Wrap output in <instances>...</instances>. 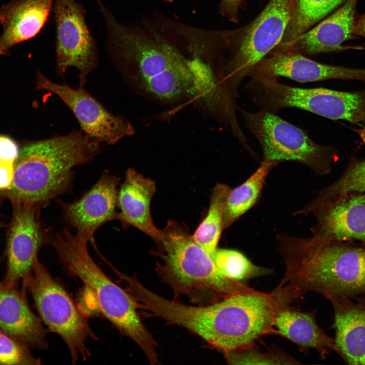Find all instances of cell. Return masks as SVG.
Wrapping results in <instances>:
<instances>
[{"label": "cell", "mask_w": 365, "mask_h": 365, "mask_svg": "<svg viewBox=\"0 0 365 365\" xmlns=\"http://www.w3.org/2000/svg\"><path fill=\"white\" fill-rule=\"evenodd\" d=\"M106 31V47L113 64L143 96L159 103L199 102L201 79L191 59L153 32L117 20L103 2L97 5Z\"/></svg>", "instance_id": "obj_1"}, {"label": "cell", "mask_w": 365, "mask_h": 365, "mask_svg": "<svg viewBox=\"0 0 365 365\" xmlns=\"http://www.w3.org/2000/svg\"><path fill=\"white\" fill-rule=\"evenodd\" d=\"M287 270L282 282L299 293H319L331 302L365 295V245L281 236Z\"/></svg>", "instance_id": "obj_2"}, {"label": "cell", "mask_w": 365, "mask_h": 365, "mask_svg": "<svg viewBox=\"0 0 365 365\" xmlns=\"http://www.w3.org/2000/svg\"><path fill=\"white\" fill-rule=\"evenodd\" d=\"M100 142L74 130L24 147L15 162L10 188L0 197L41 206L69 190L73 168L97 155Z\"/></svg>", "instance_id": "obj_3"}, {"label": "cell", "mask_w": 365, "mask_h": 365, "mask_svg": "<svg viewBox=\"0 0 365 365\" xmlns=\"http://www.w3.org/2000/svg\"><path fill=\"white\" fill-rule=\"evenodd\" d=\"M88 242L67 229L50 240L65 271L93 293L102 314L140 348L150 363H158V344L142 322L135 301L98 267L88 251Z\"/></svg>", "instance_id": "obj_4"}, {"label": "cell", "mask_w": 365, "mask_h": 365, "mask_svg": "<svg viewBox=\"0 0 365 365\" xmlns=\"http://www.w3.org/2000/svg\"><path fill=\"white\" fill-rule=\"evenodd\" d=\"M162 232L159 244L162 263H157L156 270L176 296L185 295L195 299L207 296L215 303L253 290L226 278L210 255L194 241L187 227L169 220Z\"/></svg>", "instance_id": "obj_5"}, {"label": "cell", "mask_w": 365, "mask_h": 365, "mask_svg": "<svg viewBox=\"0 0 365 365\" xmlns=\"http://www.w3.org/2000/svg\"><path fill=\"white\" fill-rule=\"evenodd\" d=\"M22 282V289L31 295L41 320L65 342L72 363L80 358L86 360L91 355L87 341L98 338L64 287L39 260Z\"/></svg>", "instance_id": "obj_6"}, {"label": "cell", "mask_w": 365, "mask_h": 365, "mask_svg": "<svg viewBox=\"0 0 365 365\" xmlns=\"http://www.w3.org/2000/svg\"><path fill=\"white\" fill-rule=\"evenodd\" d=\"M291 0H270L250 23L223 33L231 56L224 65L225 80L233 97L248 71L281 42L289 24Z\"/></svg>", "instance_id": "obj_7"}, {"label": "cell", "mask_w": 365, "mask_h": 365, "mask_svg": "<svg viewBox=\"0 0 365 365\" xmlns=\"http://www.w3.org/2000/svg\"><path fill=\"white\" fill-rule=\"evenodd\" d=\"M238 111L261 146L263 160L298 162L320 175L331 172L332 163L338 153L334 146L315 142L305 131L275 113L265 110L256 113Z\"/></svg>", "instance_id": "obj_8"}, {"label": "cell", "mask_w": 365, "mask_h": 365, "mask_svg": "<svg viewBox=\"0 0 365 365\" xmlns=\"http://www.w3.org/2000/svg\"><path fill=\"white\" fill-rule=\"evenodd\" d=\"M56 70L62 76L70 67L79 73L80 85L97 68L98 48L86 21L84 6L76 0H54Z\"/></svg>", "instance_id": "obj_9"}, {"label": "cell", "mask_w": 365, "mask_h": 365, "mask_svg": "<svg viewBox=\"0 0 365 365\" xmlns=\"http://www.w3.org/2000/svg\"><path fill=\"white\" fill-rule=\"evenodd\" d=\"M36 88L56 95L72 112L84 132L100 142L114 144L134 134L135 129L129 121L109 112L84 86L72 88L66 84L53 82L39 72Z\"/></svg>", "instance_id": "obj_10"}, {"label": "cell", "mask_w": 365, "mask_h": 365, "mask_svg": "<svg viewBox=\"0 0 365 365\" xmlns=\"http://www.w3.org/2000/svg\"><path fill=\"white\" fill-rule=\"evenodd\" d=\"M275 108H297L332 120L365 122V88L345 92L323 88H302L282 83L273 90Z\"/></svg>", "instance_id": "obj_11"}, {"label": "cell", "mask_w": 365, "mask_h": 365, "mask_svg": "<svg viewBox=\"0 0 365 365\" xmlns=\"http://www.w3.org/2000/svg\"><path fill=\"white\" fill-rule=\"evenodd\" d=\"M13 213L7 235V270L3 282L16 287L31 271L46 240L40 219V205L11 201Z\"/></svg>", "instance_id": "obj_12"}, {"label": "cell", "mask_w": 365, "mask_h": 365, "mask_svg": "<svg viewBox=\"0 0 365 365\" xmlns=\"http://www.w3.org/2000/svg\"><path fill=\"white\" fill-rule=\"evenodd\" d=\"M314 212V235L325 242L358 241L365 245V192H352L317 204L301 212Z\"/></svg>", "instance_id": "obj_13"}, {"label": "cell", "mask_w": 365, "mask_h": 365, "mask_svg": "<svg viewBox=\"0 0 365 365\" xmlns=\"http://www.w3.org/2000/svg\"><path fill=\"white\" fill-rule=\"evenodd\" d=\"M119 179L104 172L92 188L78 201L61 202L65 221L79 236L94 242V233L101 226L117 219Z\"/></svg>", "instance_id": "obj_14"}, {"label": "cell", "mask_w": 365, "mask_h": 365, "mask_svg": "<svg viewBox=\"0 0 365 365\" xmlns=\"http://www.w3.org/2000/svg\"><path fill=\"white\" fill-rule=\"evenodd\" d=\"M254 76L274 79L283 77L303 83L329 79L354 80L365 83V69L323 64L290 51L270 52L247 74V77Z\"/></svg>", "instance_id": "obj_15"}, {"label": "cell", "mask_w": 365, "mask_h": 365, "mask_svg": "<svg viewBox=\"0 0 365 365\" xmlns=\"http://www.w3.org/2000/svg\"><path fill=\"white\" fill-rule=\"evenodd\" d=\"M357 1L346 0L341 7L326 19L275 52L290 51L304 55L349 49V47L342 45L354 35Z\"/></svg>", "instance_id": "obj_16"}, {"label": "cell", "mask_w": 365, "mask_h": 365, "mask_svg": "<svg viewBox=\"0 0 365 365\" xmlns=\"http://www.w3.org/2000/svg\"><path fill=\"white\" fill-rule=\"evenodd\" d=\"M26 291L0 281V330L29 349H46L47 330L29 307Z\"/></svg>", "instance_id": "obj_17"}, {"label": "cell", "mask_w": 365, "mask_h": 365, "mask_svg": "<svg viewBox=\"0 0 365 365\" xmlns=\"http://www.w3.org/2000/svg\"><path fill=\"white\" fill-rule=\"evenodd\" d=\"M54 0H12L0 7V55L40 33L52 11Z\"/></svg>", "instance_id": "obj_18"}, {"label": "cell", "mask_w": 365, "mask_h": 365, "mask_svg": "<svg viewBox=\"0 0 365 365\" xmlns=\"http://www.w3.org/2000/svg\"><path fill=\"white\" fill-rule=\"evenodd\" d=\"M155 181L133 168L126 172L125 179L118 192L117 219L126 227L133 226L159 243L162 230L154 225L151 214V199L155 193Z\"/></svg>", "instance_id": "obj_19"}, {"label": "cell", "mask_w": 365, "mask_h": 365, "mask_svg": "<svg viewBox=\"0 0 365 365\" xmlns=\"http://www.w3.org/2000/svg\"><path fill=\"white\" fill-rule=\"evenodd\" d=\"M331 301L337 353L349 364H365V297Z\"/></svg>", "instance_id": "obj_20"}, {"label": "cell", "mask_w": 365, "mask_h": 365, "mask_svg": "<svg viewBox=\"0 0 365 365\" xmlns=\"http://www.w3.org/2000/svg\"><path fill=\"white\" fill-rule=\"evenodd\" d=\"M273 326L281 336L300 346L315 349L323 356L330 350L337 352L334 339L317 324L311 314L285 307L276 314Z\"/></svg>", "instance_id": "obj_21"}, {"label": "cell", "mask_w": 365, "mask_h": 365, "mask_svg": "<svg viewBox=\"0 0 365 365\" xmlns=\"http://www.w3.org/2000/svg\"><path fill=\"white\" fill-rule=\"evenodd\" d=\"M278 164L277 162L263 160L258 168L246 181L231 190L224 211V229L230 226L254 205L268 174Z\"/></svg>", "instance_id": "obj_22"}, {"label": "cell", "mask_w": 365, "mask_h": 365, "mask_svg": "<svg viewBox=\"0 0 365 365\" xmlns=\"http://www.w3.org/2000/svg\"><path fill=\"white\" fill-rule=\"evenodd\" d=\"M346 0H291L290 19L280 44V50L291 43Z\"/></svg>", "instance_id": "obj_23"}, {"label": "cell", "mask_w": 365, "mask_h": 365, "mask_svg": "<svg viewBox=\"0 0 365 365\" xmlns=\"http://www.w3.org/2000/svg\"><path fill=\"white\" fill-rule=\"evenodd\" d=\"M231 190L226 185H216L211 192L207 214L192 235L194 241L211 258L217 248V244L224 229V211Z\"/></svg>", "instance_id": "obj_24"}, {"label": "cell", "mask_w": 365, "mask_h": 365, "mask_svg": "<svg viewBox=\"0 0 365 365\" xmlns=\"http://www.w3.org/2000/svg\"><path fill=\"white\" fill-rule=\"evenodd\" d=\"M215 266L228 279L249 289L247 281L270 271L253 264L241 252L233 249L217 248L212 258Z\"/></svg>", "instance_id": "obj_25"}, {"label": "cell", "mask_w": 365, "mask_h": 365, "mask_svg": "<svg viewBox=\"0 0 365 365\" xmlns=\"http://www.w3.org/2000/svg\"><path fill=\"white\" fill-rule=\"evenodd\" d=\"M352 192H365V159L351 158L343 174L319 191L311 203H320Z\"/></svg>", "instance_id": "obj_26"}, {"label": "cell", "mask_w": 365, "mask_h": 365, "mask_svg": "<svg viewBox=\"0 0 365 365\" xmlns=\"http://www.w3.org/2000/svg\"><path fill=\"white\" fill-rule=\"evenodd\" d=\"M228 361L234 364H279L296 363L289 357L278 353L263 352L249 347L225 352Z\"/></svg>", "instance_id": "obj_27"}, {"label": "cell", "mask_w": 365, "mask_h": 365, "mask_svg": "<svg viewBox=\"0 0 365 365\" xmlns=\"http://www.w3.org/2000/svg\"><path fill=\"white\" fill-rule=\"evenodd\" d=\"M29 350L0 330V364H40L41 360L34 357Z\"/></svg>", "instance_id": "obj_28"}, {"label": "cell", "mask_w": 365, "mask_h": 365, "mask_svg": "<svg viewBox=\"0 0 365 365\" xmlns=\"http://www.w3.org/2000/svg\"><path fill=\"white\" fill-rule=\"evenodd\" d=\"M18 154L16 143L10 138L0 135V189L10 186Z\"/></svg>", "instance_id": "obj_29"}, {"label": "cell", "mask_w": 365, "mask_h": 365, "mask_svg": "<svg viewBox=\"0 0 365 365\" xmlns=\"http://www.w3.org/2000/svg\"><path fill=\"white\" fill-rule=\"evenodd\" d=\"M242 0H221L219 11L221 15L234 23L238 22V11Z\"/></svg>", "instance_id": "obj_30"}, {"label": "cell", "mask_w": 365, "mask_h": 365, "mask_svg": "<svg viewBox=\"0 0 365 365\" xmlns=\"http://www.w3.org/2000/svg\"><path fill=\"white\" fill-rule=\"evenodd\" d=\"M354 34L365 37V13L356 21Z\"/></svg>", "instance_id": "obj_31"}, {"label": "cell", "mask_w": 365, "mask_h": 365, "mask_svg": "<svg viewBox=\"0 0 365 365\" xmlns=\"http://www.w3.org/2000/svg\"><path fill=\"white\" fill-rule=\"evenodd\" d=\"M354 131L357 133L363 143L365 144V125L360 128L354 129Z\"/></svg>", "instance_id": "obj_32"}, {"label": "cell", "mask_w": 365, "mask_h": 365, "mask_svg": "<svg viewBox=\"0 0 365 365\" xmlns=\"http://www.w3.org/2000/svg\"><path fill=\"white\" fill-rule=\"evenodd\" d=\"M165 1H166L167 2H172L173 1V0H165Z\"/></svg>", "instance_id": "obj_33"}, {"label": "cell", "mask_w": 365, "mask_h": 365, "mask_svg": "<svg viewBox=\"0 0 365 365\" xmlns=\"http://www.w3.org/2000/svg\"><path fill=\"white\" fill-rule=\"evenodd\" d=\"M1 222H0V227H1Z\"/></svg>", "instance_id": "obj_34"}]
</instances>
